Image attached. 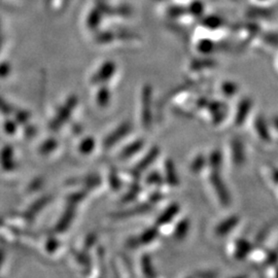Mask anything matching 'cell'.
<instances>
[{
	"label": "cell",
	"mask_w": 278,
	"mask_h": 278,
	"mask_svg": "<svg viewBox=\"0 0 278 278\" xmlns=\"http://www.w3.org/2000/svg\"><path fill=\"white\" fill-rule=\"evenodd\" d=\"M162 177L164 183H166L171 188H177L180 185V177L176 167L175 162L171 159H167L164 162Z\"/></svg>",
	"instance_id": "cell-13"
},
{
	"label": "cell",
	"mask_w": 278,
	"mask_h": 278,
	"mask_svg": "<svg viewBox=\"0 0 278 278\" xmlns=\"http://www.w3.org/2000/svg\"><path fill=\"white\" fill-rule=\"evenodd\" d=\"M95 145H96V143L94 141V138L88 137V138L84 139V141L81 143V145H80V152L82 154H84V155H88V154H90L94 150Z\"/></svg>",
	"instance_id": "cell-28"
},
{
	"label": "cell",
	"mask_w": 278,
	"mask_h": 278,
	"mask_svg": "<svg viewBox=\"0 0 278 278\" xmlns=\"http://www.w3.org/2000/svg\"><path fill=\"white\" fill-rule=\"evenodd\" d=\"M36 132H37V130H36V128H34L33 126H29L28 128H26V130H25V133H26V135L28 136H31V133H33V134H36Z\"/></svg>",
	"instance_id": "cell-45"
},
{
	"label": "cell",
	"mask_w": 278,
	"mask_h": 278,
	"mask_svg": "<svg viewBox=\"0 0 278 278\" xmlns=\"http://www.w3.org/2000/svg\"><path fill=\"white\" fill-rule=\"evenodd\" d=\"M253 111V100L249 97L241 98L238 102L233 116V124L237 128L242 127L250 118Z\"/></svg>",
	"instance_id": "cell-5"
},
{
	"label": "cell",
	"mask_w": 278,
	"mask_h": 278,
	"mask_svg": "<svg viewBox=\"0 0 278 278\" xmlns=\"http://www.w3.org/2000/svg\"><path fill=\"white\" fill-rule=\"evenodd\" d=\"M75 216H76V205L68 204L66 211L64 212L63 216L61 217V219L57 223L55 230L58 233L65 232L68 229V227L72 225V223L75 219Z\"/></svg>",
	"instance_id": "cell-17"
},
{
	"label": "cell",
	"mask_w": 278,
	"mask_h": 278,
	"mask_svg": "<svg viewBox=\"0 0 278 278\" xmlns=\"http://www.w3.org/2000/svg\"><path fill=\"white\" fill-rule=\"evenodd\" d=\"M207 167V157L204 154H198L196 155L190 165H189V169L190 172L194 176H199L200 173H202Z\"/></svg>",
	"instance_id": "cell-20"
},
{
	"label": "cell",
	"mask_w": 278,
	"mask_h": 278,
	"mask_svg": "<svg viewBox=\"0 0 278 278\" xmlns=\"http://www.w3.org/2000/svg\"><path fill=\"white\" fill-rule=\"evenodd\" d=\"M110 185L114 191H119L122 187V182L121 179L119 178L118 173L116 171L111 172L110 175Z\"/></svg>",
	"instance_id": "cell-32"
},
{
	"label": "cell",
	"mask_w": 278,
	"mask_h": 278,
	"mask_svg": "<svg viewBox=\"0 0 278 278\" xmlns=\"http://www.w3.org/2000/svg\"><path fill=\"white\" fill-rule=\"evenodd\" d=\"M87 193L86 191H81V192H77L73 195H71L68 197V204H73V205H77L78 203H80L82 200H84V198L86 197Z\"/></svg>",
	"instance_id": "cell-36"
},
{
	"label": "cell",
	"mask_w": 278,
	"mask_h": 278,
	"mask_svg": "<svg viewBox=\"0 0 278 278\" xmlns=\"http://www.w3.org/2000/svg\"><path fill=\"white\" fill-rule=\"evenodd\" d=\"M240 223V218L236 215H232L229 216L225 219H223L222 221H220L215 229H214V233L218 238H224L228 235H230L239 225Z\"/></svg>",
	"instance_id": "cell-10"
},
{
	"label": "cell",
	"mask_w": 278,
	"mask_h": 278,
	"mask_svg": "<svg viewBox=\"0 0 278 278\" xmlns=\"http://www.w3.org/2000/svg\"><path fill=\"white\" fill-rule=\"evenodd\" d=\"M267 173H268V178L269 181L272 185L278 187V167L275 166H270L267 168Z\"/></svg>",
	"instance_id": "cell-33"
},
{
	"label": "cell",
	"mask_w": 278,
	"mask_h": 278,
	"mask_svg": "<svg viewBox=\"0 0 278 278\" xmlns=\"http://www.w3.org/2000/svg\"><path fill=\"white\" fill-rule=\"evenodd\" d=\"M253 250L254 245L247 238L234 239L230 246L231 256L236 261H245L251 256Z\"/></svg>",
	"instance_id": "cell-4"
},
{
	"label": "cell",
	"mask_w": 278,
	"mask_h": 278,
	"mask_svg": "<svg viewBox=\"0 0 278 278\" xmlns=\"http://www.w3.org/2000/svg\"><path fill=\"white\" fill-rule=\"evenodd\" d=\"M141 268L142 272L146 277H156V269L153 263V260L150 255H144L141 260Z\"/></svg>",
	"instance_id": "cell-23"
},
{
	"label": "cell",
	"mask_w": 278,
	"mask_h": 278,
	"mask_svg": "<svg viewBox=\"0 0 278 278\" xmlns=\"http://www.w3.org/2000/svg\"><path fill=\"white\" fill-rule=\"evenodd\" d=\"M181 214V206L179 203H171L158 216L156 220V227L158 229L170 226L175 223Z\"/></svg>",
	"instance_id": "cell-8"
},
{
	"label": "cell",
	"mask_w": 278,
	"mask_h": 278,
	"mask_svg": "<svg viewBox=\"0 0 278 278\" xmlns=\"http://www.w3.org/2000/svg\"><path fill=\"white\" fill-rule=\"evenodd\" d=\"M145 145H146V142L144 141V139H137V141L132 142L121 151L119 155V159L121 160L131 159L145 148Z\"/></svg>",
	"instance_id": "cell-19"
},
{
	"label": "cell",
	"mask_w": 278,
	"mask_h": 278,
	"mask_svg": "<svg viewBox=\"0 0 278 278\" xmlns=\"http://www.w3.org/2000/svg\"><path fill=\"white\" fill-rule=\"evenodd\" d=\"M110 101H111V91L107 87L101 88L99 92L97 93V103L101 108H106L109 106Z\"/></svg>",
	"instance_id": "cell-26"
},
{
	"label": "cell",
	"mask_w": 278,
	"mask_h": 278,
	"mask_svg": "<svg viewBox=\"0 0 278 278\" xmlns=\"http://www.w3.org/2000/svg\"><path fill=\"white\" fill-rule=\"evenodd\" d=\"M78 104V98L76 96H72L67 99V101L64 103V106L58 111L55 118L50 123V129L52 131H57L60 129L67 120L71 118L74 110L76 109Z\"/></svg>",
	"instance_id": "cell-2"
},
{
	"label": "cell",
	"mask_w": 278,
	"mask_h": 278,
	"mask_svg": "<svg viewBox=\"0 0 278 278\" xmlns=\"http://www.w3.org/2000/svg\"><path fill=\"white\" fill-rule=\"evenodd\" d=\"M114 33L112 32H103L98 34V37L96 39V42L99 44H109L114 41Z\"/></svg>",
	"instance_id": "cell-35"
},
{
	"label": "cell",
	"mask_w": 278,
	"mask_h": 278,
	"mask_svg": "<svg viewBox=\"0 0 278 278\" xmlns=\"http://www.w3.org/2000/svg\"><path fill=\"white\" fill-rule=\"evenodd\" d=\"M11 73V66L9 63L5 62L0 64V78H6Z\"/></svg>",
	"instance_id": "cell-39"
},
{
	"label": "cell",
	"mask_w": 278,
	"mask_h": 278,
	"mask_svg": "<svg viewBox=\"0 0 278 278\" xmlns=\"http://www.w3.org/2000/svg\"><path fill=\"white\" fill-rule=\"evenodd\" d=\"M254 132L258 136L260 141L264 144H271L272 143V135H271V128L269 122L265 119L264 116L258 115L254 119Z\"/></svg>",
	"instance_id": "cell-9"
},
{
	"label": "cell",
	"mask_w": 278,
	"mask_h": 278,
	"mask_svg": "<svg viewBox=\"0 0 278 278\" xmlns=\"http://www.w3.org/2000/svg\"><path fill=\"white\" fill-rule=\"evenodd\" d=\"M190 230H191V222L188 218L178 219L172 230L173 238L178 241H183L188 237Z\"/></svg>",
	"instance_id": "cell-16"
},
{
	"label": "cell",
	"mask_w": 278,
	"mask_h": 278,
	"mask_svg": "<svg viewBox=\"0 0 278 278\" xmlns=\"http://www.w3.org/2000/svg\"><path fill=\"white\" fill-rule=\"evenodd\" d=\"M15 115V120L17 122V124H26L28 123V121L30 120V113L26 112V111H18L16 113H14Z\"/></svg>",
	"instance_id": "cell-34"
},
{
	"label": "cell",
	"mask_w": 278,
	"mask_h": 278,
	"mask_svg": "<svg viewBox=\"0 0 278 278\" xmlns=\"http://www.w3.org/2000/svg\"><path fill=\"white\" fill-rule=\"evenodd\" d=\"M204 110H207L211 114L210 121L215 126H220L224 123L228 116V107L223 101H211L207 102Z\"/></svg>",
	"instance_id": "cell-6"
},
{
	"label": "cell",
	"mask_w": 278,
	"mask_h": 278,
	"mask_svg": "<svg viewBox=\"0 0 278 278\" xmlns=\"http://www.w3.org/2000/svg\"><path fill=\"white\" fill-rule=\"evenodd\" d=\"M96 241H97V235L96 234H90V235H88V237L86 238V241H85V248L87 250L91 249L93 246H95Z\"/></svg>",
	"instance_id": "cell-40"
},
{
	"label": "cell",
	"mask_w": 278,
	"mask_h": 278,
	"mask_svg": "<svg viewBox=\"0 0 278 278\" xmlns=\"http://www.w3.org/2000/svg\"><path fill=\"white\" fill-rule=\"evenodd\" d=\"M158 236H159V229L156 226L148 228L142 234H139L138 236L134 237L135 242H136V247L139 248V247L149 246L158 238Z\"/></svg>",
	"instance_id": "cell-18"
},
{
	"label": "cell",
	"mask_w": 278,
	"mask_h": 278,
	"mask_svg": "<svg viewBox=\"0 0 278 278\" xmlns=\"http://www.w3.org/2000/svg\"><path fill=\"white\" fill-rule=\"evenodd\" d=\"M146 182H147V184L150 185V186L159 187L161 184L164 183V180H163V177H162V173L157 172V171L151 172L150 175L147 177Z\"/></svg>",
	"instance_id": "cell-27"
},
{
	"label": "cell",
	"mask_w": 278,
	"mask_h": 278,
	"mask_svg": "<svg viewBox=\"0 0 278 278\" xmlns=\"http://www.w3.org/2000/svg\"><path fill=\"white\" fill-rule=\"evenodd\" d=\"M259 2H267V0H259Z\"/></svg>",
	"instance_id": "cell-48"
},
{
	"label": "cell",
	"mask_w": 278,
	"mask_h": 278,
	"mask_svg": "<svg viewBox=\"0 0 278 278\" xmlns=\"http://www.w3.org/2000/svg\"><path fill=\"white\" fill-rule=\"evenodd\" d=\"M50 201H51V197H49V196H46V197H43V198L39 199L38 201L34 202L29 207V210L27 212V216L32 219L39 212H41L44 207H46Z\"/></svg>",
	"instance_id": "cell-24"
},
{
	"label": "cell",
	"mask_w": 278,
	"mask_h": 278,
	"mask_svg": "<svg viewBox=\"0 0 278 278\" xmlns=\"http://www.w3.org/2000/svg\"><path fill=\"white\" fill-rule=\"evenodd\" d=\"M58 245H59V243H58L57 239H55V238H50V239L48 240V242H47V250H48L50 253H51V252H54V251L57 250Z\"/></svg>",
	"instance_id": "cell-41"
},
{
	"label": "cell",
	"mask_w": 278,
	"mask_h": 278,
	"mask_svg": "<svg viewBox=\"0 0 278 278\" xmlns=\"http://www.w3.org/2000/svg\"><path fill=\"white\" fill-rule=\"evenodd\" d=\"M197 51L204 56H208L210 54H213L215 51V44L213 41H208V40H201L197 46H196Z\"/></svg>",
	"instance_id": "cell-25"
},
{
	"label": "cell",
	"mask_w": 278,
	"mask_h": 278,
	"mask_svg": "<svg viewBox=\"0 0 278 278\" xmlns=\"http://www.w3.org/2000/svg\"><path fill=\"white\" fill-rule=\"evenodd\" d=\"M0 166L8 172L16 168L17 163L15 161V152L11 146H6L0 151Z\"/></svg>",
	"instance_id": "cell-15"
},
{
	"label": "cell",
	"mask_w": 278,
	"mask_h": 278,
	"mask_svg": "<svg viewBox=\"0 0 278 278\" xmlns=\"http://www.w3.org/2000/svg\"><path fill=\"white\" fill-rule=\"evenodd\" d=\"M0 113H3V115H14L15 109L12 107V104H10L7 100L3 99L0 97Z\"/></svg>",
	"instance_id": "cell-31"
},
{
	"label": "cell",
	"mask_w": 278,
	"mask_h": 278,
	"mask_svg": "<svg viewBox=\"0 0 278 278\" xmlns=\"http://www.w3.org/2000/svg\"><path fill=\"white\" fill-rule=\"evenodd\" d=\"M2 46H3V40L0 39V49H2Z\"/></svg>",
	"instance_id": "cell-47"
},
{
	"label": "cell",
	"mask_w": 278,
	"mask_h": 278,
	"mask_svg": "<svg viewBox=\"0 0 278 278\" xmlns=\"http://www.w3.org/2000/svg\"><path fill=\"white\" fill-rule=\"evenodd\" d=\"M132 131V124L130 122L122 123L114 132L109 134L107 138L104 139L103 146L107 150L113 148L119 142H121L124 137H126Z\"/></svg>",
	"instance_id": "cell-11"
},
{
	"label": "cell",
	"mask_w": 278,
	"mask_h": 278,
	"mask_svg": "<svg viewBox=\"0 0 278 278\" xmlns=\"http://www.w3.org/2000/svg\"><path fill=\"white\" fill-rule=\"evenodd\" d=\"M139 192H141V188H139L138 185L132 186V187L130 188V190L124 195V197H123V202L128 203V202L134 201V200L137 198Z\"/></svg>",
	"instance_id": "cell-30"
},
{
	"label": "cell",
	"mask_w": 278,
	"mask_h": 278,
	"mask_svg": "<svg viewBox=\"0 0 278 278\" xmlns=\"http://www.w3.org/2000/svg\"><path fill=\"white\" fill-rule=\"evenodd\" d=\"M57 146H58V142L56 141V139H53V138L52 139H48V141H46L41 146L40 152L43 155H49V154H51L52 152H54L57 149Z\"/></svg>",
	"instance_id": "cell-29"
},
{
	"label": "cell",
	"mask_w": 278,
	"mask_h": 278,
	"mask_svg": "<svg viewBox=\"0 0 278 278\" xmlns=\"http://www.w3.org/2000/svg\"><path fill=\"white\" fill-rule=\"evenodd\" d=\"M100 21V13L97 11H93L88 19V24L92 28H96L99 25Z\"/></svg>",
	"instance_id": "cell-37"
},
{
	"label": "cell",
	"mask_w": 278,
	"mask_h": 278,
	"mask_svg": "<svg viewBox=\"0 0 278 278\" xmlns=\"http://www.w3.org/2000/svg\"><path fill=\"white\" fill-rule=\"evenodd\" d=\"M160 155V150L158 147H154L152 148L148 153L147 155L138 162V164L134 167V169L132 170V172H134L135 175H141L142 172L146 171L149 167H151L154 162L158 159Z\"/></svg>",
	"instance_id": "cell-14"
},
{
	"label": "cell",
	"mask_w": 278,
	"mask_h": 278,
	"mask_svg": "<svg viewBox=\"0 0 278 278\" xmlns=\"http://www.w3.org/2000/svg\"><path fill=\"white\" fill-rule=\"evenodd\" d=\"M151 208H152V204L145 203V204H142V205H137V206L131 208V210L125 211L121 214H117V215H115V217H117V218H127V217H134V216H138V215H143V214H146L147 212H149Z\"/></svg>",
	"instance_id": "cell-22"
},
{
	"label": "cell",
	"mask_w": 278,
	"mask_h": 278,
	"mask_svg": "<svg viewBox=\"0 0 278 278\" xmlns=\"http://www.w3.org/2000/svg\"><path fill=\"white\" fill-rule=\"evenodd\" d=\"M5 130L8 134H15L16 131H17V122L15 121H11V120H8L6 123H5Z\"/></svg>",
	"instance_id": "cell-38"
},
{
	"label": "cell",
	"mask_w": 278,
	"mask_h": 278,
	"mask_svg": "<svg viewBox=\"0 0 278 278\" xmlns=\"http://www.w3.org/2000/svg\"><path fill=\"white\" fill-rule=\"evenodd\" d=\"M218 273L217 272H212V271H207V270H204V271H200V272H197V273H193L192 276H196V277H214V276H217Z\"/></svg>",
	"instance_id": "cell-43"
},
{
	"label": "cell",
	"mask_w": 278,
	"mask_h": 278,
	"mask_svg": "<svg viewBox=\"0 0 278 278\" xmlns=\"http://www.w3.org/2000/svg\"><path fill=\"white\" fill-rule=\"evenodd\" d=\"M142 124L147 129L153 124V89L150 85L142 91Z\"/></svg>",
	"instance_id": "cell-3"
},
{
	"label": "cell",
	"mask_w": 278,
	"mask_h": 278,
	"mask_svg": "<svg viewBox=\"0 0 278 278\" xmlns=\"http://www.w3.org/2000/svg\"><path fill=\"white\" fill-rule=\"evenodd\" d=\"M116 63L113 61H108L104 63L92 78V83L95 85H101L108 83L116 73Z\"/></svg>",
	"instance_id": "cell-12"
},
{
	"label": "cell",
	"mask_w": 278,
	"mask_h": 278,
	"mask_svg": "<svg viewBox=\"0 0 278 278\" xmlns=\"http://www.w3.org/2000/svg\"><path fill=\"white\" fill-rule=\"evenodd\" d=\"M230 159L233 166L240 168L247 162L246 146L239 137H233L230 143Z\"/></svg>",
	"instance_id": "cell-7"
},
{
	"label": "cell",
	"mask_w": 278,
	"mask_h": 278,
	"mask_svg": "<svg viewBox=\"0 0 278 278\" xmlns=\"http://www.w3.org/2000/svg\"><path fill=\"white\" fill-rule=\"evenodd\" d=\"M4 260H5V253L2 249H0V267H2V265L4 263Z\"/></svg>",
	"instance_id": "cell-46"
},
{
	"label": "cell",
	"mask_w": 278,
	"mask_h": 278,
	"mask_svg": "<svg viewBox=\"0 0 278 278\" xmlns=\"http://www.w3.org/2000/svg\"><path fill=\"white\" fill-rule=\"evenodd\" d=\"M43 183H44V181H43L42 179L34 180V181L30 184V186H29V191H30V192H33V191H37V190L41 189Z\"/></svg>",
	"instance_id": "cell-42"
},
{
	"label": "cell",
	"mask_w": 278,
	"mask_h": 278,
	"mask_svg": "<svg viewBox=\"0 0 278 278\" xmlns=\"http://www.w3.org/2000/svg\"><path fill=\"white\" fill-rule=\"evenodd\" d=\"M208 184L221 206L228 208L231 205L232 198L228 186L222 176V170L208 171Z\"/></svg>",
	"instance_id": "cell-1"
},
{
	"label": "cell",
	"mask_w": 278,
	"mask_h": 278,
	"mask_svg": "<svg viewBox=\"0 0 278 278\" xmlns=\"http://www.w3.org/2000/svg\"><path fill=\"white\" fill-rule=\"evenodd\" d=\"M220 93L225 99H232L239 93V86L236 82L225 81L220 86Z\"/></svg>",
	"instance_id": "cell-21"
},
{
	"label": "cell",
	"mask_w": 278,
	"mask_h": 278,
	"mask_svg": "<svg viewBox=\"0 0 278 278\" xmlns=\"http://www.w3.org/2000/svg\"><path fill=\"white\" fill-rule=\"evenodd\" d=\"M269 125H270L271 130H273L276 133H278V116L272 117L271 120L269 121Z\"/></svg>",
	"instance_id": "cell-44"
}]
</instances>
